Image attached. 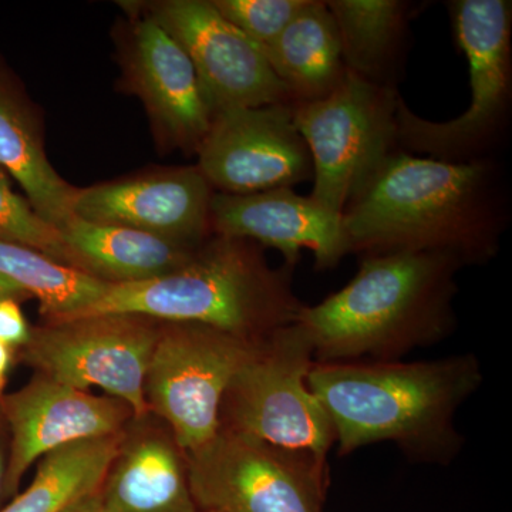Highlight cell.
Here are the masks:
<instances>
[{
	"mask_svg": "<svg viewBox=\"0 0 512 512\" xmlns=\"http://www.w3.org/2000/svg\"><path fill=\"white\" fill-rule=\"evenodd\" d=\"M508 222L507 177L494 158L453 163L399 148L342 214L350 254L433 252L463 266L494 259Z\"/></svg>",
	"mask_w": 512,
	"mask_h": 512,
	"instance_id": "1",
	"label": "cell"
},
{
	"mask_svg": "<svg viewBox=\"0 0 512 512\" xmlns=\"http://www.w3.org/2000/svg\"><path fill=\"white\" fill-rule=\"evenodd\" d=\"M483 382L474 353L410 363L315 362L308 373L339 456L389 441L410 460L439 466L460 454L464 439L454 419Z\"/></svg>",
	"mask_w": 512,
	"mask_h": 512,
	"instance_id": "2",
	"label": "cell"
},
{
	"mask_svg": "<svg viewBox=\"0 0 512 512\" xmlns=\"http://www.w3.org/2000/svg\"><path fill=\"white\" fill-rule=\"evenodd\" d=\"M464 266L433 252L363 255L345 288L296 318L315 362H394L456 328V276Z\"/></svg>",
	"mask_w": 512,
	"mask_h": 512,
	"instance_id": "3",
	"label": "cell"
},
{
	"mask_svg": "<svg viewBox=\"0 0 512 512\" xmlns=\"http://www.w3.org/2000/svg\"><path fill=\"white\" fill-rule=\"evenodd\" d=\"M292 271L286 264L271 268L255 242L218 235L177 271L110 284L96 302L63 320L137 315L211 326L258 343L295 323L303 308L293 292Z\"/></svg>",
	"mask_w": 512,
	"mask_h": 512,
	"instance_id": "4",
	"label": "cell"
},
{
	"mask_svg": "<svg viewBox=\"0 0 512 512\" xmlns=\"http://www.w3.org/2000/svg\"><path fill=\"white\" fill-rule=\"evenodd\" d=\"M448 12L470 70V106L457 119L431 121L421 119L400 99L397 148L453 163L490 158L507 133L511 114L512 3L454 0Z\"/></svg>",
	"mask_w": 512,
	"mask_h": 512,
	"instance_id": "5",
	"label": "cell"
},
{
	"mask_svg": "<svg viewBox=\"0 0 512 512\" xmlns=\"http://www.w3.org/2000/svg\"><path fill=\"white\" fill-rule=\"evenodd\" d=\"M313 363L312 345L301 326L275 330L229 383L220 429L328 463L335 431L308 387Z\"/></svg>",
	"mask_w": 512,
	"mask_h": 512,
	"instance_id": "6",
	"label": "cell"
},
{
	"mask_svg": "<svg viewBox=\"0 0 512 512\" xmlns=\"http://www.w3.org/2000/svg\"><path fill=\"white\" fill-rule=\"evenodd\" d=\"M400 99L396 87L346 70L322 99L292 103L293 121L312 158L309 197L342 217L350 198L397 150Z\"/></svg>",
	"mask_w": 512,
	"mask_h": 512,
	"instance_id": "7",
	"label": "cell"
},
{
	"mask_svg": "<svg viewBox=\"0 0 512 512\" xmlns=\"http://www.w3.org/2000/svg\"><path fill=\"white\" fill-rule=\"evenodd\" d=\"M198 511L323 512L328 463L220 429L185 454Z\"/></svg>",
	"mask_w": 512,
	"mask_h": 512,
	"instance_id": "8",
	"label": "cell"
},
{
	"mask_svg": "<svg viewBox=\"0 0 512 512\" xmlns=\"http://www.w3.org/2000/svg\"><path fill=\"white\" fill-rule=\"evenodd\" d=\"M258 343L198 323L161 328L144 396L150 413L167 421L184 454L217 436L224 394Z\"/></svg>",
	"mask_w": 512,
	"mask_h": 512,
	"instance_id": "9",
	"label": "cell"
},
{
	"mask_svg": "<svg viewBox=\"0 0 512 512\" xmlns=\"http://www.w3.org/2000/svg\"><path fill=\"white\" fill-rule=\"evenodd\" d=\"M161 328L137 315H101L49 322L30 333L25 359L40 375L89 390L99 387L146 419L147 367Z\"/></svg>",
	"mask_w": 512,
	"mask_h": 512,
	"instance_id": "10",
	"label": "cell"
},
{
	"mask_svg": "<svg viewBox=\"0 0 512 512\" xmlns=\"http://www.w3.org/2000/svg\"><path fill=\"white\" fill-rule=\"evenodd\" d=\"M198 170L222 194L293 188L312 180L311 154L292 103L222 111L197 148Z\"/></svg>",
	"mask_w": 512,
	"mask_h": 512,
	"instance_id": "11",
	"label": "cell"
},
{
	"mask_svg": "<svg viewBox=\"0 0 512 512\" xmlns=\"http://www.w3.org/2000/svg\"><path fill=\"white\" fill-rule=\"evenodd\" d=\"M153 18L180 43L200 79L212 114L292 103L261 47L207 0L161 3Z\"/></svg>",
	"mask_w": 512,
	"mask_h": 512,
	"instance_id": "12",
	"label": "cell"
},
{
	"mask_svg": "<svg viewBox=\"0 0 512 512\" xmlns=\"http://www.w3.org/2000/svg\"><path fill=\"white\" fill-rule=\"evenodd\" d=\"M0 400L12 433L5 498L18 494L23 476L46 454L77 441L121 433L133 416L116 397L94 396L42 375Z\"/></svg>",
	"mask_w": 512,
	"mask_h": 512,
	"instance_id": "13",
	"label": "cell"
},
{
	"mask_svg": "<svg viewBox=\"0 0 512 512\" xmlns=\"http://www.w3.org/2000/svg\"><path fill=\"white\" fill-rule=\"evenodd\" d=\"M212 188L197 167L76 190L73 215L200 245L210 227Z\"/></svg>",
	"mask_w": 512,
	"mask_h": 512,
	"instance_id": "14",
	"label": "cell"
},
{
	"mask_svg": "<svg viewBox=\"0 0 512 512\" xmlns=\"http://www.w3.org/2000/svg\"><path fill=\"white\" fill-rule=\"evenodd\" d=\"M210 227L221 237L248 239L281 252L295 268L303 249L315 255V268H336L350 254L342 217L292 188L255 194H212Z\"/></svg>",
	"mask_w": 512,
	"mask_h": 512,
	"instance_id": "15",
	"label": "cell"
},
{
	"mask_svg": "<svg viewBox=\"0 0 512 512\" xmlns=\"http://www.w3.org/2000/svg\"><path fill=\"white\" fill-rule=\"evenodd\" d=\"M131 73L151 116L175 143L197 150L214 114L190 57L153 16L134 32Z\"/></svg>",
	"mask_w": 512,
	"mask_h": 512,
	"instance_id": "16",
	"label": "cell"
},
{
	"mask_svg": "<svg viewBox=\"0 0 512 512\" xmlns=\"http://www.w3.org/2000/svg\"><path fill=\"white\" fill-rule=\"evenodd\" d=\"M101 512H200L188 483L187 460L173 436L124 437L100 488Z\"/></svg>",
	"mask_w": 512,
	"mask_h": 512,
	"instance_id": "17",
	"label": "cell"
},
{
	"mask_svg": "<svg viewBox=\"0 0 512 512\" xmlns=\"http://www.w3.org/2000/svg\"><path fill=\"white\" fill-rule=\"evenodd\" d=\"M59 232L77 269L109 284L170 274L190 262L201 247L137 229L94 224L74 215Z\"/></svg>",
	"mask_w": 512,
	"mask_h": 512,
	"instance_id": "18",
	"label": "cell"
},
{
	"mask_svg": "<svg viewBox=\"0 0 512 512\" xmlns=\"http://www.w3.org/2000/svg\"><path fill=\"white\" fill-rule=\"evenodd\" d=\"M262 52L292 103L322 99L348 70L335 20L320 0H309Z\"/></svg>",
	"mask_w": 512,
	"mask_h": 512,
	"instance_id": "19",
	"label": "cell"
},
{
	"mask_svg": "<svg viewBox=\"0 0 512 512\" xmlns=\"http://www.w3.org/2000/svg\"><path fill=\"white\" fill-rule=\"evenodd\" d=\"M343 62L369 82L393 86L414 5L402 0H329Z\"/></svg>",
	"mask_w": 512,
	"mask_h": 512,
	"instance_id": "20",
	"label": "cell"
},
{
	"mask_svg": "<svg viewBox=\"0 0 512 512\" xmlns=\"http://www.w3.org/2000/svg\"><path fill=\"white\" fill-rule=\"evenodd\" d=\"M0 168L18 181L43 220L60 229L73 217L77 188L66 183L50 161L32 121L0 82Z\"/></svg>",
	"mask_w": 512,
	"mask_h": 512,
	"instance_id": "21",
	"label": "cell"
},
{
	"mask_svg": "<svg viewBox=\"0 0 512 512\" xmlns=\"http://www.w3.org/2000/svg\"><path fill=\"white\" fill-rule=\"evenodd\" d=\"M124 431L113 436L77 441L46 454L32 483L0 512H63L97 493L123 444Z\"/></svg>",
	"mask_w": 512,
	"mask_h": 512,
	"instance_id": "22",
	"label": "cell"
},
{
	"mask_svg": "<svg viewBox=\"0 0 512 512\" xmlns=\"http://www.w3.org/2000/svg\"><path fill=\"white\" fill-rule=\"evenodd\" d=\"M0 275L32 293L50 322L70 318L92 305L109 282L60 264L36 249L0 239Z\"/></svg>",
	"mask_w": 512,
	"mask_h": 512,
	"instance_id": "23",
	"label": "cell"
},
{
	"mask_svg": "<svg viewBox=\"0 0 512 512\" xmlns=\"http://www.w3.org/2000/svg\"><path fill=\"white\" fill-rule=\"evenodd\" d=\"M0 239L36 249L60 264L76 268L59 229L36 214L32 205L10 187L8 174L0 168Z\"/></svg>",
	"mask_w": 512,
	"mask_h": 512,
	"instance_id": "24",
	"label": "cell"
},
{
	"mask_svg": "<svg viewBox=\"0 0 512 512\" xmlns=\"http://www.w3.org/2000/svg\"><path fill=\"white\" fill-rule=\"evenodd\" d=\"M309 0H212L214 8L264 49L281 35Z\"/></svg>",
	"mask_w": 512,
	"mask_h": 512,
	"instance_id": "25",
	"label": "cell"
},
{
	"mask_svg": "<svg viewBox=\"0 0 512 512\" xmlns=\"http://www.w3.org/2000/svg\"><path fill=\"white\" fill-rule=\"evenodd\" d=\"M30 330L15 298L0 299V342L16 348L28 345Z\"/></svg>",
	"mask_w": 512,
	"mask_h": 512,
	"instance_id": "26",
	"label": "cell"
},
{
	"mask_svg": "<svg viewBox=\"0 0 512 512\" xmlns=\"http://www.w3.org/2000/svg\"><path fill=\"white\" fill-rule=\"evenodd\" d=\"M12 363V348L0 342V399L5 396L6 382H8V375Z\"/></svg>",
	"mask_w": 512,
	"mask_h": 512,
	"instance_id": "27",
	"label": "cell"
},
{
	"mask_svg": "<svg viewBox=\"0 0 512 512\" xmlns=\"http://www.w3.org/2000/svg\"><path fill=\"white\" fill-rule=\"evenodd\" d=\"M63 512H101L100 490L76 501Z\"/></svg>",
	"mask_w": 512,
	"mask_h": 512,
	"instance_id": "28",
	"label": "cell"
},
{
	"mask_svg": "<svg viewBox=\"0 0 512 512\" xmlns=\"http://www.w3.org/2000/svg\"><path fill=\"white\" fill-rule=\"evenodd\" d=\"M22 292L18 285L13 284L5 276L0 275V299L15 298V296L20 295Z\"/></svg>",
	"mask_w": 512,
	"mask_h": 512,
	"instance_id": "29",
	"label": "cell"
},
{
	"mask_svg": "<svg viewBox=\"0 0 512 512\" xmlns=\"http://www.w3.org/2000/svg\"><path fill=\"white\" fill-rule=\"evenodd\" d=\"M5 476L6 466L3 463L2 451H0V507H2V501L5 500Z\"/></svg>",
	"mask_w": 512,
	"mask_h": 512,
	"instance_id": "30",
	"label": "cell"
},
{
	"mask_svg": "<svg viewBox=\"0 0 512 512\" xmlns=\"http://www.w3.org/2000/svg\"><path fill=\"white\" fill-rule=\"evenodd\" d=\"M200 512H214V511H200Z\"/></svg>",
	"mask_w": 512,
	"mask_h": 512,
	"instance_id": "31",
	"label": "cell"
}]
</instances>
